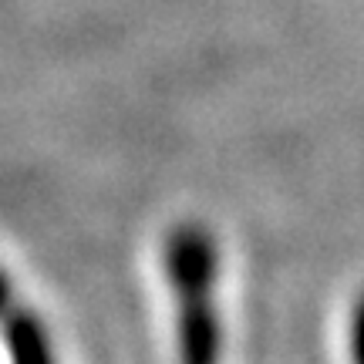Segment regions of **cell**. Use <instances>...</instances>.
I'll use <instances>...</instances> for the list:
<instances>
[{"mask_svg":"<svg viewBox=\"0 0 364 364\" xmlns=\"http://www.w3.org/2000/svg\"><path fill=\"white\" fill-rule=\"evenodd\" d=\"M162 270L176 304V361L220 364V250L213 233L203 223H176L162 243Z\"/></svg>","mask_w":364,"mask_h":364,"instance_id":"1","label":"cell"},{"mask_svg":"<svg viewBox=\"0 0 364 364\" xmlns=\"http://www.w3.org/2000/svg\"><path fill=\"white\" fill-rule=\"evenodd\" d=\"M0 331L11 364H58L48 331L27 307L7 304V311L0 314Z\"/></svg>","mask_w":364,"mask_h":364,"instance_id":"2","label":"cell"},{"mask_svg":"<svg viewBox=\"0 0 364 364\" xmlns=\"http://www.w3.org/2000/svg\"><path fill=\"white\" fill-rule=\"evenodd\" d=\"M351 364H364V294L351 314Z\"/></svg>","mask_w":364,"mask_h":364,"instance_id":"3","label":"cell"},{"mask_svg":"<svg viewBox=\"0 0 364 364\" xmlns=\"http://www.w3.org/2000/svg\"><path fill=\"white\" fill-rule=\"evenodd\" d=\"M7 304H11V287H7V277L0 270V314L7 311Z\"/></svg>","mask_w":364,"mask_h":364,"instance_id":"4","label":"cell"}]
</instances>
